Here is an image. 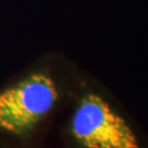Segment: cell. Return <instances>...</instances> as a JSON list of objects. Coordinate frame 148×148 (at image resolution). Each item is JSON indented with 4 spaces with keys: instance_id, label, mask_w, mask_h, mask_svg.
I'll return each mask as SVG.
<instances>
[{
    "instance_id": "obj_2",
    "label": "cell",
    "mask_w": 148,
    "mask_h": 148,
    "mask_svg": "<svg viewBox=\"0 0 148 148\" xmlns=\"http://www.w3.org/2000/svg\"><path fill=\"white\" fill-rule=\"evenodd\" d=\"M71 133L85 148H140L127 122L95 93H87L79 101Z\"/></svg>"
},
{
    "instance_id": "obj_1",
    "label": "cell",
    "mask_w": 148,
    "mask_h": 148,
    "mask_svg": "<svg viewBox=\"0 0 148 148\" xmlns=\"http://www.w3.org/2000/svg\"><path fill=\"white\" fill-rule=\"evenodd\" d=\"M58 97L57 86L49 75L32 74L0 93V128L27 135L47 115Z\"/></svg>"
}]
</instances>
